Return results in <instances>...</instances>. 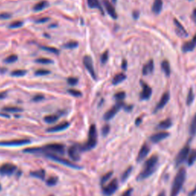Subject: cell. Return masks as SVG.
Returning <instances> with one entry per match:
<instances>
[{
  "label": "cell",
  "mask_w": 196,
  "mask_h": 196,
  "mask_svg": "<svg viewBox=\"0 0 196 196\" xmlns=\"http://www.w3.org/2000/svg\"><path fill=\"white\" fill-rule=\"evenodd\" d=\"M25 153H31V154H37V153H58V154L62 155L64 153V146L61 143H51L42 147H31V148L25 149L24 150Z\"/></svg>",
  "instance_id": "6da1fadb"
},
{
  "label": "cell",
  "mask_w": 196,
  "mask_h": 196,
  "mask_svg": "<svg viewBox=\"0 0 196 196\" xmlns=\"http://www.w3.org/2000/svg\"><path fill=\"white\" fill-rule=\"evenodd\" d=\"M158 162H159V156L157 155H153L151 157L149 158L145 162L143 170L140 172V174L137 176V180H144V179H147L150 176H152L156 170Z\"/></svg>",
  "instance_id": "7a4b0ae2"
},
{
  "label": "cell",
  "mask_w": 196,
  "mask_h": 196,
  "mask_svg": "<svg viewBox=\"0 0 196 196\" xmlns=\"http://www.w3.org/2000/svg\"><path fill=\"white\" fill-rule=\"evenodd\" d=\"M185 179H186V170L184 167H182L179 169L176 173V176L173 180L172 185L171 187V191H170V196H178L183 187L185 183Z\"/></svg>",
  "instance_id": "3957f363"
},
{
  "label": "cell",
  "mask_w": 196,
  "mask_h": 196,
  "mask_svg": "<svg viewBox=\"0 0 196 196\" xmlns=\"http://www.w3.org/2000/svg\"><path fill=\"white\" fill-rule=\"evenodd\" d=\"M97 143V131L95 125H91L90 126L88 132V140L87 143L84 146H81V151H86V150H90L91 149L94 148Z\"/></svg>",
  "instance_id": "277c9868"
},
{
  "label": "cell",
  "mask_w": 196,
  "mask_h": 196,
  "mask_svg": "<svg viewBox=\"0 0 196 196\" xmlns=\"http://www.w3.org/2000/svg\"><path fill=\"white\" fill-rule=\"evenodd\" d=\"M190 152H191V148L188 144H186L182 147L176 158V166H179L188 159Z\"/></svg>",
  "instance_id": "5b68a950"
},
{
  "label": "cell",
  "mask_w": 196,
  "mask_h": 196,
  "mask_svg": "<svg viewBox=\"0 0 196 196\" xmlns=\"http://www.w3.org/2000/svg\"><path fill=\"white\" fill-rule=\"evenodd\" d=\"M45 156H46L47 157L49 158V159H52V160L55 161V162H58V163L63 164V165H66V166L71 167V168H72V169H81V167H79L78 165H76V164L74 163V162H71V161H68L67 159H64V158L60 157V156H57V155H55V154L47 153V154H45Z\"/></svg>",
  "instance_id": "8992f818"
},
{
  "label": "cell",
  "mask_w": 196,
  "mask_h": 196,
  "mask_svg": "<svg viewBox=\"0 0 196 196\" xmlns=\"http://www.w3.org/2000/svg\"><path fill=\"white\" fill-rule=\"evenodd\" d=\"M117 188H118V181H117V179H114L108 185L103 187V193L104 195L111 196L116 192Z\"/></svg>",
  "instance_id": "52a82bcc"
},
{
  "label": "cell",
  "mask_w": 196,
  "mask_h": 196,
  "mask_svg": "<svg viewBox=\"0 0 196 196\" xmlns=\"http://www.w3.org/2000/svg\"><path fill=\"white\" fill-rule=\"evenodd\" d=\"M31 143L29 140L23 139V140H6V141H0V146H19L29 144Z\"/></svg>",
  "instance_id": "ba28073f"
},
{
  "label": "cell",
  "mask_w": 196,
  "mask_h": 196,
  "mask_svg": "<svg viewBox=\"0 0 196 196\" xmlns=\"http://www.w3.org/2000/svg\"><path fill=\"white\" fill-rule=\"evenodd\" d=\"M123 105L124 104H123V101H117V104H116L115 106L113 107L111 110H109V111L104 114V116H103V119H104L105 120H111V119H112L113 117L117 114V112H118V111L123 107Z\"/></svg>",
  "instance_id": "9c48e42d"
},
{
  "label": "cell",
  "mask_w": 196,
  "mask_h": 196,
  "mask_svg": "<svg viewBox=\"0 0 196 196\" xmlns=\"http://www.w3.org/2000/svg\"><path fill=\"white\" fill-rule=\"evenodd\" d=\"M16 166L11 163H5L0 166V175L2 176H11L16 172Z\"/></svg>",
  "instance_id": "30bf717a"
},
{
  "label": "cell",
  "mask_w": 196,
  "mask_h": 196,
  "mask_svg": "<svg viewBox=\"0 0 196 196\" xmlns=\"http://www.w3.org/2000/svg\"><path fill=\"white\" fill-rule=\"evenodd\" d=\"M140 84H141L142 87H143V90H142V92L140 93V99H141L142 100H148V99L150 98L152 93H153L152 88L148 84H145L143 81H140Z\"/></svg>",
  "instance_id": "8fae6325"
},
{
  "label": "cell",
  "mask_w": 196,
  "mask_h": 196,
  "mask_svg": "<svg viewBox=\"0 0 196 196\" xmlns=\"http://www.w3.org/2000/svg\"><path fill=\"white\" fill-rule=\"evenodd\" d=\"M79 151H81V146L76 145V146H72L68 150V156L73 161H78L80 159V153Z\"/></svg>",
  "instance_id": "7c38bea8"
},
{
  "label": "cell",
  "mask_w": 196,
  "mask_h": 196,
  "mask_svg": "<svg viewBox=\"0 0 196 196\" xmlns=\"http://www.w3.org/2000/svg\"><path fill=\"white\" fill-rule=\"evenodd\" d=\"M84 66L86 67V68L87 69V71H89V73L90 74V75L92 76V78L93 79H96V73H95L94 68H93V61H92L91 58L90 56H85L84 58Z\"/></svg>",
  "instance_id": "4fadbf2b"
},
{
  "label": "cell",
  "mask_w": 196,
  "mask_h": 196,
  "mask_svg": "<svg viewBox=\"0 0 196 196\" xmlns=\"http://www.w3.org/2000/svg\"><path fill=\"white\" fill-rule=\"evenodd\" d=\"M150 152V146H149L147 144H146V143L143 144V146H141V148H140V151H139L138 155H137V158H136L137 162H141V161H143V159H146V157L148 156Z\"/></svg>",
  "instance_id": "5bb4252c"
},
{
  "label": "cell",
  "mask_w": 196,
  "mask_h": 196,
  "mask_svg": "<svg viewBox=\"0 0 196 196\" xmlns=\"http://www.w3.org/2000/svg\"><path fill=\"white\" fill-rule=\"evenodd\" d=\"M169 98H170V94L169 92H165V93H164L163 95L162 96V97H161L160 100H159V102L157 103L156 108H155L154 113H156L157 111L162 110V108H163L168 103L169 100Z\"/></svg>",
  "instance_id": "9a60e30c"
},
{
  "label": "cell",
  "mask_w": 196,
  "mask_h": 196,
  "mask_svg": "<svg viewBox=\"0 0 196 196\" xmlns=\"http://www.w3.org/2000/svg\"><path fill=\"white\" fill-rule=\"evenodd\" d=\"M169 136V133L165 131H162V132H159L157 133H155L150 136V140L153 142V143H158L161 142L162 140H165L167 137Z\"/></svg>",
  "instance_id": "2e32d148"
},
{
  "label": "cell",
  "mask_w": 196,
  "mask_h": 196,
  "mask_svg": "<svg viewBox=\"0 0 196 196\" xmlns=\"http://www.w3.org/2000/svg\"><path fill=\"white\" fill-rule=\"evenodd\" d=\"M103 2L108 14H109L113 19H117V12H116L115 8L114 7V5H113L108 0H103Z\"/></svg>",
  "instance_id": "e0dca14e"
},
{
  "label": "cell",
  "mask_w": 196,
  "mask_h": 196,
  "mask_svg": "<svg viewBox=\"0 0 196 196\" xmlns=\"http://www.w3.org/2000/svg\"><path fill=\"white\" fill-rule=\"evenodd\" d=\"M70 126L68 122H63V123H60V124L56 125L55 126H52L51 128H48L47 129V132H60V131L64 130L67 129L68 126Z\"/></svg>",
  "instance_id": "ac0fdd59"
},
{
  "label": "cell",
  "mask_w": 196,
  "mask_h": 196,
  "mask_svg": "<svg viewBox=\"0 0 196 196\" xmlns=\"http://www.w3.org/2000/svg\"><path fill=\"white\" fill-rule=\"evenodd\" d=\"M174 24L176 25V34L182 38H185L188 36V33L185 31V29L184 28V27L182 26V24L176 19H174Z\"/></svg>",
  "instance_id": "d6986e66"
},
{
  "label": "cell",
  "mask_w": 196,
  "mask_h": 196,
  "mask_svg": "<svg viewBox=\"0 0 196 196\" xmlns=\"http://www.w3.org/2000/svg\"><path fill=\"white\" fill-rule=\"evenodd\" d=\"M154 71V61L153 60H150L143 67V74L148 75L152 74Z\"/></svg>",
  "instance_id": "ffe728a7"
},
{
  "label": "cell",
  "mask_w": 196,
  "mask_h": 196,
  "mask_svg": "<svg viewBox=\"0 0 196 196\" xmlns=\"http://www.w3.org/2000/svg\"><path fill=\"white\" fill-rule=\"evenodd\" d=\"M162 9V0H154L152 11L154 14L159 15L161 13Z\"/></svg>",
  "instance_id": "44dd1931"
},
{
  "label": "cell",
  "mask_w": 196,
  "mask_h": 196,
  "mask_svg": "<svg viewBox=\"0 0 196 196\" xmlns=\"http://www.w3.org/2000/svg\"><path fill=\"white\" fill-rule=\"evenodd\" d=\"M195 47V44H194L192 41H191V42H185V43H184L183 45H182V51L184 53H186V52H189L194 50Z\"/></svg>",
  "instance_id": "7402d4cb"
},
{
  "label": "cell",
  "mask_w": 196,
  "mask_h": 196,
  "mask_svg": "<svg viewBox=\"0 0 196 196\" xmlns=\"http://www.w3.org/2000/svg\"><path fill=\"white\" fill-rule=\"evenodd\" d=\"M172 125V122L170 119H166V120H164L162 121H161L159 124L157 125V129H167L169 128H170Z\"/></svg>",
  "instance_id": "603a6c76"
},
{
  "label": "cell",
  "mask_w": 196,
  "mask_h": 196,
  "mask_svg": "<svg viewBox=\"0 0 196 196\" xmlns=\"http://www.w3.org/2000/svg\"><path fill=\"white\" fill-rule=\"evenodd\" d=\"M161 67H162V69L164 73H165V74L167 77H169L170 74H171V67H170L169 62L166 60H164L162 62V64H161Z\"/></svg>",
  "instance_id": "cb8c5ba5"
},
{
  "label": "cell",
  "mask_w": 196,
  "mask_h": 196,
  "mask_svg": "<svg viewBox=\"0 0 196 196\" xmlns=\"http://www.w3.org/2000/svg\"><path fill=\"white\" fill-rule=\"evenodd\" d=\"M189 134L191 137H194L196 135V114H194L191 124H190Z\"/></svg>",
  "instance_id": "d4e9b609"
},
{
  "label": "cell",
  "mask_w": 196,
  "mask_h": 196,
  "mask_svg": "<svg viewBox=\"0 0 196 196\" xmlns=\"http://www.w3.org/2000/svg\"><path fill=\"white\" fill-rule=\"evenodd\" d=\"M30 175H31V176H33V177L37 178V179H44L45 178V175H46V173H45V170L39 169V170H36V171L31 172Z\"/></svg>",
  "instance_id": "484cf974"
},
{
  "label": "cell",
  "mask_w": 196,
  "mask_h": 196,
  "mask_svg": "<svg viewBox=\"0 0 196 196\" xmlns=\"http://www.w3.org/2000/svg\"><path fill=\"white\" fill-rule=\"evenodd\" d=\"M87 3H88V5L90 8L91 9H99L100 10V12L102 13V14H103V9H102V7L100 6V2L98 0H87Z\"/></svg>",
  "instance_id": "4316f807"
},
{
  "label": "cell",
  "mask_w": 196,
  "mask_h": 196,
  "mask_svg": "<svg viewBox=\"0 0 196 196\" xmlns=\"http://www.w3.org/2000/svg\"><path fill=\"white\" fill-rule=\"evenodd\" d=\"M126 77L124 74H123V73L118 74L116 75V76L114 78V79H113V81H112L113 84H114V85L119 84L120 83L123 82V81L126 79Z\"/></svg>",
  "instance_id": "83f0119b"
},
{
  "label": "cell",
  "mask_w": 196,
  "mask_h": 196,
  "mask_svg": "<svg viewBox=\"0 0 196 196\" xmlns=\"http://www.w3.org/2000/svg\"><path fill=\"white\" fill-rule=\"evenodd\" d=\"M48 5V2H46V1H42V2H38L37 4H35V5H34V7H33V9H34V11L35 12L42 11V10L46 8Z\"/></svg>",
  "instance_id": "f1b7e54d"
},
{
  "label": "cell",
  "mask_w": 196,
  "mask_h": 196,
  "mask_svg": "<svg viewBox=\"0 0 196 196\" xmlns=\"http://www.w3.org/2000/svg\"><path fill=\"white\" fill-rule=\"evenodd\" d=\"M196 161V150H191L189 153V156H188V159H187V162H188V165L189 166L192 165L194 163V162Z\"/></svg>",
  "instance_id": "f546056e"
},
{
  "label": "cell",
  "mask_w": 196,
  "mask_h": 196,
  "mask_svg": "<svg viewBox=\"0 0 196 196\" xmlns=\"http://www.w3.org/2000/svg\"><path fill=\"white\" fill-rule=\"evenodd\" d=\"M58 118H59V117L58 115H49L46 116L44 120L47 123H53L56 122L58 120Z\"/></svg>",
  "instance_id": "4dcf8cb0"
},
{
  "label": "cell",
  "mask_w": 196,
  "mask_h": 196,
  "mask_svg": "<svg viewBox=\"0 0 196 196\" xmlns=\"http://www.w3.org/2000/svg\"><path fill=\"white\" fill-rule=\"evenodd\" d=\"M132 166L128 167V168L125 170V172L123 173V175H122V176H121L122 182H125V181H126V179L129 178V176H130L131 172H132Z\"/></svg>",
  "instance_id": "1f68e13d"
},
{
  "label": "cell",
  "mask_w": 196,
  "mask_h": 196,
  "mask_svg": "<svg viewBox=\"0 0 196 196\" xmlns=\"http://www.w3.org/2000/svg\"><path fill=\"white\" fill-rule=\"evenodd\" d=\"M3 111L5 112H11V113H18L22 111V109L18 107H5L3 108Z\"/></svg>",
  "instance_id": "d6a6232c"
},
{
  "label": "cell",
  "mask_w": 196,
  "mask_h": 196,
  "mask_svg": "<svg viewBox=\"0 0 196 196\" xmlns=\"http://www.w3.org/2000/svg\"><path fill=\"white\" fill-rule=\"evenodd\" d=\"M194 93H193L192 88H190L189 91H188V96H187V100H186V103L188 106H190V105L192 103L193 100H194Z\"/></svg>",
  "instance_id": "836d02e7"
},
{
  "label": "cell",
  "mask_w": 196,
  "mask_h": 196,
  "mask_svg": "<svg viewBox=\"0 0 196 196\" xmlns=\"http://www.w3.org/2000/svg\"><path fill=\"white\" fill-rule=\"evenodd\" d=\"M112 176H113V172H110L106 173L104 176H102L101 179H100V184H101V185H103L106 182H107V181L111 179Z\"/></svg>",
  "instance_id": "e575fe53"
},
{
  "label": "cell",
  "mask_w": 196,
  "mask_h": 196,
  "mask_svg": "<svg viewBox=\"0 0 196 196\" xmlns=\"http://www.w3.org/2000/svg\"><path fill=\"white\" fill-rule=\"evenodd\" d=\"M78 42H75V41H71V42L64 44V47L65 48H68V49H72V48H77V47H78Z\"/></svg>",
  "instance_id": "d590c367"
},
{
  "label": "cell",
  "mask_w": 196,
  "mask_h": 196,
  "mask_svg": "<svg viewBox=\"0 0 196 196\" xmlns=\"http://www.w3.org/2000/svg\"><path fill=\"white\" fill-rule=\"evenodd\" d=\"M58 181V179L57 177H50L46 180V183L49 186H54V185H56Z\"/></svg>",
  "instance_id": "8d00e7d4"
},
{
  "label": "cell",
  "mask_w": 196,
  "mask_h": 196,
  "mask_svg": "<svg viewBox=\"0 0 196 196\" xmlns=\"http://www.w3.org/2000/svg\"><path fill=\"white\" fill-rule=\"evenodd\" d=\"M27 71L25 70H15L12 72L11 74L15 77H22L26 74Z\"/></svg>",
  "instance_id": "74e56055"
},
{
  "label": "cell",
  "mask_w": 196,
  "mask_h": 196,
  "mask_svg": "<svg viewBox=\"0 0 196 196\" xmlns=\"http://www.w3.org/2000/svg\"><path fill=\"white\" fill-rule=\"evenodd\" d=\"M41 48L43 49V50L47 51L48 52H51V53L53 54H58L59 53V51L55 48H52V47H48V46H42Z\"/></svg>",
  "instance_id": "f35d334b"
},
{
  "label": "cell",
  "mask_w": 196,
  "mask_h": 196,
  "mask_svg": "<svg viewBox=\"0 0 196 196\" xmlns=\"http://www.w3.org/2000/svg\"><path fill=\"white\" fill-rule=\"evenodd\" d=\"M36 62L40 63V64H49L53 63V61L49 59V58H38V59H36Z\"/></svg>",
  "instance_id": "ab89813d"
},
{
  "label": "cell",
  "mask_w": 196,
  "mask_h": 196,
  "mask_svg": "<svg viewBox=\"0 0 196 196\" xmlns=\"http://www.w3.org/2000/svg\"><path fill=\"white\" fill-rule=\"evenodd\" d=\"M125 96H126V93H125V92L123 91L119 92V93H117L115 95H114V98H115L117 101H123V100L125 98Z\"/></svg>",
  "instance_id": "60d3db41"
},
{
  "label": "cell",
  "mask_w": 196,
  "mask_h": 196,
  "mask_svg": "<svg viewBox=\"0 0 196 196\" xmlns=\"http://www.w3.org/2000/svg\"><path fill=\"white\" fill-rule=\"evenodd\" d=\"M22 25H23V22H21V21H15V22H13L11 24H9V28H19V27L22 26Z\"/></svg>",
  "instance_id": "b9f144b4"
},
{
  "label": "cell",
  "mask_w": 196,
  "mask_h": 196,
  "mask_svg": "<svg viewBox=\"0 0 196 196\" xmlns=\"http://www.w3.org/2000/svg\"><path fill=\"white\" fill-rule=\"evenodd\" d=\"M50 73V71L45 70V69H39V70L36 71L34 74H35V75H38V76H44V75L49 74Z\"/></svg>",
  "instance_id": "7bdbcfd3"
},
{
  "label": "cell",
  "mask_w": 196,
  "mask_h": 196,
  "mask_svg": "<svg viewBox=\"0 0 196 196\" xmlns=\"http://www.w3.org/2000/svg\"><path fill=\"white\" fill-rule=\"evenodd\" d=\"M18 60V56L16 55H10V56L7 57L6 58H5V61L6 63H9V64H11V63H13L15 62V61H16Z\"/></svg>",
  "instance_id": "ee69618b"
},
{
  "label": "cell",
  "mask_w": 196,
  "mask_h": 196,
  "mask_svg": "<svg viewBox=\"0 0 196 196\" xmlns=\"http://www.w3.org/2000/svg\"><path fill=\"white\" fill-rule=\"evenodd\" d=\"M67 91H68L69 93H71V95H72V96H76V97H80V96H81V95H82L81 92H80L79 90H74V89H69Z\"/></svg>",
  "instance_id": "f6af8a7d"
},
{
  "label": "cell",
  "mask_w": 196,
  "mask_h": 196,
  "mask_svg": "<svg viewBox=\"0 0 196 196\" xmlns=\"http://www.w3.org/2000/svg\"><path fill=\"white\" fill-rule=\"evenodd\" d=\"M108 58H109V52H108V51H106L105 52H103V55H101V58H100V61H101L102 64H106V62L108 60Z\"/></svg>",
  "instance_id": "bcb514c9"
},
{
  "label": "cell",
  "mask_w": 196,
  "mask_h": 196,
  "mask_svg": "<svg viewBox=\"0 0 196 196\" xmlns=\"http://www.w3.org/2000/svg\"><path fill=\"white\" fill-rule=\"evenodd\" d=\"M110 132V126L109 125H105V126H103L102 128V134H103V136H106Z\"/></svg>",
  "instance_id": "7dc6e473"
},
{
  "label": "cell",
  "mask_w": 196,
  "mask_h": 196,
  "mask_svg": "<svg viewBox=\"0 0 196 196\" xmlns=\"http://www.w3.org/2000/svg\"><path fill=\"white\" fill-rule=\"evenodd\" d=\"M78 78H73V77H71V78H69L68 79H67V83H68V84H70V85H75V84H78Z\"/></svg>",
  "instance_id": "c3c4849f"
},
{
  "label": "cell",
  "mask_w": 196,
  "mask_h": 196,
  "mask_svg": "<svg viewBox=\"0 0 196 196\" xmlns=\"http://www.w3.org/2000/svg\"><path fill=\"white\" fill-rule=\"evenodd\" d=\"M44 99H45V96H44L43 95H42V94H37L32 98V100H33V101H34V102H38V101H41V100H44Z\"/></svg>",
  "instance_id": "681fc988"
},
{
  "label": "cell",
  "mask_w": 196,
  "mask_h": 196,
  "mask_svg": "<svg viewBox=\"0 0 196 196\" xmlns=\"http://www.w3.org/2000/svg\"><path fill=\"white\" fill-rule=\"evenodd\" d=\"M11 18V14L9 13H2L0 14V19H7Z\"/></svg>",
  "instance_id": "f907efd6"
},
{
  "label": "cell",
  "mask_w": 196,
  "mask_h": 196,
  "mask_svg": "<svg viewBox=\"0 0 196 196\" xmlns=\"http://www.w3.org/2000/svg\"><path fill=\"white\" fill-rule=\"evenodd\" d=\"M49 20V18L48 17H45V18H42V19H39L38 20H36V23H45L47 21Z\"/></svg>",
  "instance_id": "816d5d0a"
},
{
  "label": "cell",
  "mask_w": 196,
  "mask_h": 196,
  "mask_svg": "<svg viewBox=\"0 0 196 196\" xmlns=\"http://www.w3.org/2000/svg\"><path fill=\"white\" fill-rule=\"evenodd\" d=\"M132 192V188H129V189L126 190L125 192H123V194H122L121 196H131Z\"/></svg>",
  "instance_id": "f5cc1de1"
},
{
  "label": "cell",
  "mask_w": 196,
  "mask_h": 196,
  "mask_svg": "<svg viewBox=\"0 0 196 196\" xmlns=\"http://www.w3.org/2000/svg\"><path fill=\"white\" fill-rule=\"evenodd\" d=\"M126 67H127V61L126 60H123V62H122V68H123V70L126 71Z\"/></svg>",
  "instance_id": "db71d44e"
},
{
  "label": "cell",
  "mask_w": 196,
  "mask_h": 196,
  "mask_svg": "<svg viewBox=\"0 0 196 196\" xmlns=\"http://www.w3.org/2000/svg\"><path fill=\"white\" fill-rule=\"evenodd\" d=\"M132 16H133V19H137L139 18V16H140V12L139 11L133 12V13H132Z\"/></svg>",
  "instance_id": "11a10c76"
},
{
  "label": "cell",
  "mask_w": 196,
  "mask_h": 196,
  "mask_svg": "<svg viewBox=\"0 0 196 196\" xmlns=\"http://www.w3.org/2000/svg\"><path fill=\"white\" fill-rule=\"evenodd\" d=\"M194 195H196V185L195 186H194V188L191 190V192L189 193V194H188V196H194Z\"/></svg>",
  "instance_id": "9f6ffc18"
},
{
  "label": "cell",
  "mask_w": 196,
  "mask_h": 196,
  "mask_svg": "<svg viewBox=\"0 0 196 196\" xmlns=\"http://www.w3.org/2000/svg\"><path fill=\"white\" fill-rule=\"evenodd\" d=\"M192 19L194 20V22L196 23V9H194V11L192 13Z\"/></svg>",
  "instance_id": "6f0895ef"
},
{
  "label": "cell",
  "mask_w": 196,
  "mask_h": 196,
  "mask_svg": "<svg viewBox=\"0 0 196 196\" xmlns=\"http://www.w3.org/2000/svg\"><path fill=\"white\" fill-rule=\"evenodd\" d=\"M5 96H6V92H2V93H0V100L5 98Z\"/></svg>",
  "instance_id": "680465c9"
},
{
  "label": "cell",
  "mask_w": 196,
  "mask_h": 196,
  "mask_svg": "<svg viewBox=\"0 0 196 196\" xmlns=\"http://www.w3.org/2000/svg\"><path fill=\"white\" fill-rule=\"evenodd\" d=\"M141 122H142V119L141 118H137L136 120L135 123H136V126H139V125H140V123H141Z\"/></svg>",
  "instance_id": "91938a15"
},
{
  "label": "cell",
  "mask_w": 196,
  "mask_h": 196,
  "mask_svg": "<svg viewBox=\"0 0 196 196\" xmlns=\"http://www.w3.org/2000/svg\"><path fill=\"white\" fill-rule=\"evenodd\" d=\"M132 109V106H126L125 107V110L126 111H130Z\"/></svg>",
  "instance_id": "94428289"
},
{
  "label": "cell",
  "mask_w": 196,
  "mask_h": 196,
  "mask_svg": "<svg viewBox=\"0 0 196 196\" xmlns=\"http://www.w3.org/2000/svg\"><path fill=\"white\" fill-rule=\"evenodd\" d=\"M157 196H165V191H161V192L159 193V194H158Z\"/></svg>",
  "instance_id": "6125c7cd"
},
{
  "label": "cell",
  "mask_w": 196,
  "mask_h": 196,
  "mask_svg": "<svg viewBox=\"0 0 196 196\" xmlns=\"http://www.w3.org/2000/svg\"><path fill=\"white\" fill-rule=\"evenodd\" d=\"M192 42H194V44H195V45H196V34L194 36V38H193V39H192Z\"/></svg>",
  "instance_id": "be15d7a7"
},
{
  "label": "cell",
  "mask_w": 196,
  "mask_h": 196,
  "mask_svg": "<svg viewBox=\"0 0 196 196\" xmlns=\"http://www.w3.org/2000/svg\"><path fill=\"white\" fill-rule=\"evenodd\" d=\"M111 1H112V2H114V3H116V2H117V0H111Z\"/></svg>",
  "instance_id": "e7e4bbea"
},
{
  "label": "cell",
  "mask_w": 196,
  "mask_h": 196,
  "mask_svg": "<svg viewBox=\"0 0 196 196\" xmlns=\"http://www.w3.org/2000/svg\"><path fill=\"white\" fill-rule=\"evenodd\" d=\"M1 188H2V187H1V185H0V190H1Z\"/></svg>",
  "instance_id": "03108f58"
},
{
  "label": "cell",
  "mask_w": 196,
  "mask_h": 196,
  "mask_svg": "<svg viewBox=\"0 0 196 196\" xmlns=\"http://www.w3.org/2000/svg\"><path fill=\"white\" fill-rule=\"evenodd\" d=\"M50 196H53V195H50Z\"/></svg>",
  "instance_id": "003e7915"
}]
</instances>
